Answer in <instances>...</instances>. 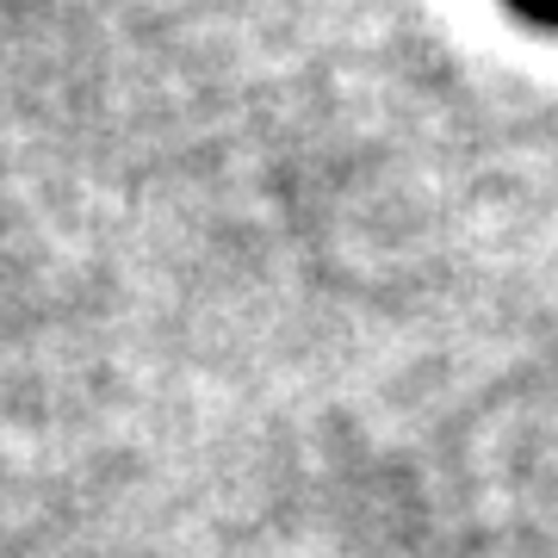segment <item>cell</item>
<instances>
[{"label":"cell","instance_id":"1","mask_svg":"<svg viewBox=\"0 0 558 558\" xmlns=\"http://www.w3.org/2000/svg\"><path fill=\"white\" fill-rule=\"evenodd\" d=\"M521 13H527V20H546V25H558V0H515Z\"/></svg>","mask_w":558,"mask_h":558}]
</instances>
